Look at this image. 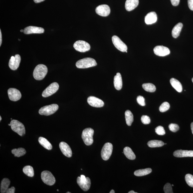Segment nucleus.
I'll return each instance as SVG.
<instances>
[{
  "label": "nucleus",
  "mask_w": 193,
  "mask_h": 193,
  "mask_svg": "<svg viewBox=\"0 0 193 193\" xmlns=\"http://www.w3.org/2000/svg\"><path fill=\"white\" fill-rule=\"evenodd\" d=\"M48 69L46 66L43 64L38 65L35 67L33 73V76L37 80L43 79L47 74Z\"/></svg>",
  "instance_id": "f257e3e1"
},
{
  "label": "nucleus",
  "mask_w": 193,
  "mask_h": 193,
  "mask_svg": "<svg viewBox=\"0 0 193 193\" xmlns=\"http://www.w3.org/2000/svg\"><path fill=\"white\" fill-rule=\"evenodd\" d=\"M97 65L96 61L91 58H86L78 61L76 66L79 69H84L96 66Z\"/></svg>",
  "instance_id": "f03ea898"
},
{
  "label": "nucleus",
  "mask_w": 193,
  "mask_h": 193,
  "mask_svg": "<svg viewBox=\"0 0 193 193\" xmlns=\"http://www.w3.org/2000/svg\"><path fill=\"white\" fill-rule=\"evenodd\" d=\"M94 133L93 129L92 128H86L84 129L82 133V137L86 145L90 146L92 144Z\"/></svg>",
  "instance_id": "7ed1b4c3"
},
{
  "label": "nucleus",
  "mask_w": 193,
  "mask_h": 193,
  "mask_svg": "<svg viewBox=\"0 0 193 193\" xmlns=\"http://www.w3.org/2000/svg\"><path fill=\"white\" fill-rule=\"evenodd\" d=\"M11 128L15 132L22 136L25 135V130L23 124L16 120L13 119L11 122Z\"/></svg>",
  "instance_id": "20e7f679"
},
{
  "label": "nucleus",
  "mask_w": 193,
  "mask_h": 193,
  "mask_svg": "<svg viewBox=\"0 0 193 193\" xmlns=\"http://www.w3.org/2000/svg\"><path fill=\"white\" fill-rule=\"evenodd\" d=\"M58 105L55 104L45 106L40 109L39 113L41 115L49 116L55 113L58 110Z\"/></svg>",
  "instance_id": "39448f33"
},
{
  "label": "nucleus",
  "mask_w": 193,
  "mask_h": 193,
  "mask_svg": "<svg viewBox=\"0 0 193 193\" xmlns=\"http://www.w3.org/2000/svg\"><path fill=\"white\" fill-rule=\"evenodd\" d=\"M41 179L44 183L49 186H52L56 182L55 177L50 172L44 171L41 173Z\"/></svg>",
  "instance_id": "423d86ee"
},
{
  "label": "nucleus",
  "mask_w": 193,
  "mask_h": 193,
  "mask_svg": "<svg viewBox=\"0 0 193 193\" xmlns=\"http://www.w3.org/2000/svg\"><path fill=\"white\" fill-rule=\"evenodd\" d=\"M113 145L111 143H105L101 150V155L102 159L105 161L108 160L111 156L113 150Z\"/></svg>",
  "instance_id": "0eeeda50"
},
{
  "label": "nucleus",
  "mask_w": 193,
  "mask_h": 193,
  "mask_svg": "<svg viewBox=\"0 0 193 193\" xmlns=\"http://www.w3.org/2000/svg\"><path fill=\"white\" fill-rule=\"evenodd\" d=\"M59 88V85L56 82H54L47 88L43 91L42 96L44 97H48L55 93L58 90Z\"/></svg>",
  "instance_id": "6e6552de"
},
{
  "label": "nucleus",
  "mask_w": 193,
  "mask_h": 193,
  "mask_svg": "<svg viewBox=\"0 0 193 193\" xmlns=\"http://www.w3.org/2000/svg\"><path fill=\"white\" fill-rule=\"evenodd\" d=\"M74 48L77 51L81 52H85L88 51L91 48L90 45L85 41H78L74 45Z\"/></svg>",
  "instance_id": "1a4fd4ad"
},
{
  "label": "nucleus",
  "mask_w": 193,
  "mask_h": 193,
  "mask_svg": "<svg viewBox=\"0 0 193 193\" xmlns=\"http://www.w3.org/2000/svg\"><path fill=\"white\" fill-rule=\"evenodd\" d=\"M113 43L117 49L122 52H126L128 50V47L119 38L116 36H114L112 37Z\"/></svg>",
  "instance_id": "9d476101"
},
{
  "label": "nucleus",
  "mask_w": 193,
  "mask_h": 193,
  "mask_svg": "<svg viewBox=\"0 0 193 193\" xmlns=\"http://www.w3.org/2000/svg\"><path fill=\"white\" fill-rule=\"evenodd\" d=\"M21 61L20 55H16L15 56H11L9 62V66L12 70H16L19 67Z\"/></svg>",
  "instance_id": "9b49d317"
},
{
  "label": "nucleus",
  "mask_w": 193,
  "mask_h": 193,
  "mask_svg": "<svg viewBox=\"0 0 193 193\" xmlns=\"http://www.w3.org/2000/svg\"><path fill=\"white\" fill-rule=\"evenodd\" d=\"M96 12L100 16H107L110 15V9L109 6L107 5H101L96 8Z\"/></svg>",
  "instance_id": "f8f14e48"
},
{
  "label": "nucleus",
  "mask_w": 193,
  "mask_h": 193,
  "mask_svg": "<svg viewBox=\"0 0 193 193\" xmlns=\"http://www.w3.org/2000/svg\"><path fill=\"white\" fill-rule=\"evenodd\" d=\"M8 93L9 99L11 101H18L22 97L20 91L15 88H9L8 91Z\"/></svg>",
  "instance_id": "ddd939ff"
},
{
  "label": "nucleus",
  "mask_w": 193,
  "mask_h": 193,
  "mask_svg": "<svg viewBox=\"0 0 193 193\" xmlns=\"http://www.w3.org/2000/svg\"><path fill=\"white\" fill-rule=\"evenodd\" d=\"M77 183L79 186L84 191H88L91 187V181L89 177H86L85 180H82L81 177H78L77 178Z\"/></svg>",
  "instance_id": "4468645a"
},
{
  "label": "nucleus",
  "mask_w": 193,
  "mask_h": 193,
  "mask_svg": "<svg viewBox=\"0 0 193 193\" xmlns=\"http://www.w3.org/2000/svg\"><path fill=\"white\" fill-rule=\"evenodd\" d=\"M88 102L91 106L97 108L102 107L104 105L103 101L94 96H90L88 98Z\"/></svg>",
  "instance_id": "2eb2a0df"
},
{
  "label": "nucleus",
  "mask_w": 193,
  "mask_h": 193,
  "mask_svg": "<svg viewBox=\"0 0 193 193\" xmlns=\"http://www.w3.org/2000/svg\"><path fill=\"white\" fill-rule=\"evenodd\" d=\"M154 51L155 55L161 56H165L170 54L169 49L162 46H157L154 48Z\"/></svg>",
  "instance_id": "dca6fc26"
},
{
  "label": "nucleus",
  "mask_w": 193,
  "mask_h": 193,
  "mask_svg": "<svg viewBox=\"0 0 193 193\" xmlns=\"http://www.w3.org/2000/svg\"><path fill=\"white\" fill-rule=\"evenodd\" d=\"M44 32L43 28L30 26L26 27L23 30V33L25 34H41Z\"/></svg>",
  "instance_id": "f3484780"
},
{
  "label": "nucleus",
  "mask_w": 193,
  "mask_h": 193,
  "mask_svg": "<svg viewBox=\"0 0 193 193\" xmlns=\"http://www.w3.org/2000/svg\"><path fill=\"white\" fill-rule=\"evenodd\" d=\"M60 148L63 154L68 157H71L72 152L71 148L69 145L64 142H61L60 144Z\"/></svg>",
  "instance_id": "a211bd4d"
},
{
  "label": "nucleus",
  "mask_w": 193,
  "mask_h": 193,
  "mask_svg": "<svg viewBox=\"0 0 193 193\" xmlns=\"http://www.w3.org/2000/svg\"><path fill=\"white\" fill-rule=\"evenodd\" d=\"M173 155L176 157H193V150H177L174 152Z\"/></svg>",
  "instance_id": "6ab92c4d"
},
{
  "label": "nucleus",
  "mask_w": 193,
  "mask_h": 193,
  "mask_svg": "<svg viewBox=\"0 0 193 193\" xmlns=\"http://www.w3.org/2000/svg\"><path fill=\"white\" fill-rule=\"evenodd\" d=\"M157 20V14L152 11L147 14L145 17V22L147 25H152L156 22Z\"/></svg>",
  "instance_id": "aec40b11"
},
{
  "label": "nucleus",
  "mask_w": 193,
  "mask_h": 193,
  "mask_svg": "<svg viewBox=\"0 0 193 193\" xmlns=\"http://www.w3.org/2000/svg\"><path fill=\"white\" fill-rule=\"evenodd\" d=\"M139 4V0H126L125 8L128 11H131L137 7Z\"/></svg>",
  "instance_id": "412c9836"
},
{
  "label": "nucleus",
  "mask_w": 193,
  "mask_h": 193,
  "mask_svg": "<svg viewBox=\"0 0 193 193\" xmlns=\"http://www.w3.org/2000/svg\"><path fill=\"white\" fill-rule=\"evenodd\" d=\"M114 88L117 90H120L122 88V80L121 75L119 73H117L114 78Z\"/></svg>",
  "instance_id": "4be33fe9"
},
{
  "label": "nucleus",
  "mask_w": 193,
  "mask_h": 193,
  "mask_svg": "<svg viewBox=\"0 0 193 193\" xmlns=\"http://www.w3.org/2000/svg\"><path fill=\"white\" fill-rule=\"evenodd\" d=\"M170 83L173 88L178 92H182V86L180 82L178 80L174 78L171 79L170 80Z\"/></svg>",
  "instance_id": "5701e85b"
},
{
  "label": "nucleus",
  "mask_w": 193,
  "mask_h": 193,
  "mask_svg": "<svg viewBox=\"0 0 193 193\" xmlns=\"http://www.w3.org/2000/svg\"><path fill=\"white\" fill-rule=\"evenodd\" d=\"M183 24L181 23H178L173 27L172 31V34L174 38H177L179 36Z\"/></svg>",
  "instance_id": "b1692460"
},
{
  "label": "nucleus",
  "mask_w": 193,
  "mask_h": 193,
  "mask_svg": "<svg viewBox=\"0 0 193 193\" xmlns=\"http://www.w3.org/2000/svg\"><path fill=\"white\" fill-rule=\"evenodd\" d=\"M38 141L40 144L46 149L49 150L52 149V145L46 138L43 137H40L39 138Z\"/></svg>",
  "instance_id": "393cba45"
},
{
  "label": "nucleus",
  "mask_w": 193,
  "mask_h": 193,
  "mask_svg": "<svg viewBox=\"0 0 193 193\" xmlns=\"http://www.w3.org/2000/svg\"><path fill=\"white\" fill-rule=\"evenodd\" d=\"M123 153L127 158L130 160H134L136 159V156L130 147H126L123 150Z\"/></svg>",
  "instance_id": "a878e982"
},
{
  "label": "nucleus",
  "mask_w": 193,
  "mask_h": 193,
  "mask_svg": "<svg viewBox=\"0 0 193 193\" xmlns=\"http://www.w3.org/2000/svg\"><path fill=\"white\" fill-rule=\"evenodd\" d=\"M11 181L8 178H4L2 180L1 186V192L6 193L10 185Z\"/></svg>",
  "instance_id": "bb28decb"
},
{
  "label": "nucleus",
  "mask_w": 193,
  "mask_h": 193,
  "mask_svg": "<svg viewBox=\"0 0 193 193\" xmlns=\"http://www.w3.org/2000/svg\"><path fill=\"white\" fill-rule=\"evenodd\" d=\"M152 169L150 168L138 169L134 172V175L136 176L140 177L149 175L152 172Z\"/></svg>",
  "instance_id": "cd10ccee"
},
{
  "label": "nucleus",
  "mask_w": 193,
  "mask_h": 193,
  "mask_svg": "<svg viewBox=\"0 0 193 193\" xmlns=\"http://www.w3.org/2000/svg\"><path fill=\"white\" fill-rule=\"evenodd\" d=\"M147 145L150 147L155 148L163 146L164 143L161 141L153 140L149 141Z\"/></svg>",
  "instance_id": "c85d7f7f"
},
{
  "label": "nucleus",
  "mask_w": 193,
  "mask_h": 193,
  "mask_svg": "<svg viewBox=\"0 0 193 193\" xmlns=\"http://www.w3.org/2000/svg\"><path fill=\"white\" fill-rule=\"evenodd\" d=\"M125 116L127 125L131 126L133 121V116L132 113L129 110H127L125 112Z\"/></svg>",
  "instance_id": "c756f323"
},
{
  "label": "nucleus",
  "mask_w": 193,
  "mask_h": 193,
  "mask_svg": "<svg viewBox=\"0 0 193 193\" xmlns=\"http://www.w3.org/2000/svg\"><path fill=\"white\" fill-rule=\"evenodd\" d=\"M11 152L16 157L22 156L26 153L25 150L24 148H20L18 149H14L11 150Z\"/></svg>",
  "instance_id": "7c9ffc66"
},
{
  "label": "nucleus",
  "mask_w": 193,
  "mask_h": 193,
  "mask_svg": "<svg viewBox=\"0 0 193 193\" xmlns=\"http://www.w3.org/2000/svg\"><path fill=\"white\" fill-rule=\"evenodd\" d=\"M142 86L143 89L148 92H154L156 90V87L152 83H144Z\"/></svg>",
  "instance_id": "2f4dec72"
},
{
  "label": "nucleus",
  "mask_w": 193,
  "mask_h": 193,
  "mask_svg": "<svg viewBox=\"0 0 193 193\" xmlns=\"http://www.w3.org/2000/svg\"><path fill=\"white\" fill-rule=\"evenodd\" d=\"M23 173L29 177H34V169L32 166H25L23 168Z\"/></svg>",
  "instance_id": "473e14b6"
},
{
  "label": "nucleus",
  "mask_w": 193,
  "mask_h": 193,
  "mask_svg": "<svg viewBox=\"0 0 193 193\" xmlns=\"http://www.w3.org/2000/svg\"><path fill=\"white\" fill-rule=\"evenodd\" d=\"M185 179L187 185L193 187V176L191 174H187L185 176Z\"/></svg>",
  "instance_id": "72a5a7b5"
},
{
  "label": "nucleus",
  "mask_w": 193,
  "mask_h": 193,
  "mask_svg": "<svg viewBox=\"0 0 193 193\" xmlns=\"http://www.w3.org/2000/svg\"><path fill=\"white\" fill-rule=\"evenodd\" d=\"M170 108V105L168 102H164L162 103L159 108V111L161 112H164L168 110Z\"/></svg>",
  "instance_id": "f704fd0d"
},
{
  "label": "nucleus",
  "mask_w": 193,
  "mask_h": 193,
  "mask_svg": "<svg viewBox=\"0 0 193 193\" xmlns=\"http://www.w3.org/2000/svg\"><path fill=\"white\" fill-rule=\"evenodd\" d=\"M155 132L159 135H164L166 133L164 128L161 126H158L155 128Z\"/></svg>",
  "instance_id": "c9c22d12"
},
{
  "label": "nucleus",
  "mask_w": 193,
  "mask_h": 193,
  "mask_svg": "<svg viewBox=\"0 0 193 193\" xmlns=\"http://www.w3.org/2000/svg\"><path fill=\"white\" fill-rule=\"evenodd\" d=\"M168 128L171 131L173 132H176L179 129V127L177 124L171 123L169 125Z\"/></svg>",
  "instance_id": "e433bc0d"
},
{
  "label": "nucleus",
  "mask_w": 193,
  "mask_h": 193,
  "mask_svg": "<svg viewBox=\"0 0 193 193\" xmlns=\"http://www.w3.org/2000/svg\"><path fill=\"white\" fill-rule=\"evenodd\" d=\"M164 190L165 193H173L171 185L169 183H167L164 185Z\"/></svg>",
  "instance_id": "4c0bfd02"
},
{
  "label": "nucleus",
  "mask_w": 193,
  "mask_h": 193,
  "mask_svg": "<svg viewBox=\"0 0 193 193\" xmlns=\"http://www.w3.org/2000/svg\"><path fill=\"white\" fill-rule=\"evenodd\" d=\"M141 120L142 123L145 124H149L150 122V117L146 115H143L141 117Z\"/></svg>",
  "instance_id": "58836bf2"
},
{
  "label": "nucleus",
  "mask_w": 193,
  "mask_h": 193,
  "mask_svg": "<svg viewBox=\"0 0 193 193\" xmlns=\"http://www.w3.org/2000/svg\"><path fill=\"white\" fill-rule=\"evenodd\" d=\"M137 101L139 104L141 106H145L146 105L145 99L143 96H137Z\"/></svg>",
  "instance_id": "ea45409f"
},
{
  "label": "nucleus",
  "mask_w": 193,
  "mask_h": 193,
  "mask_svg": "<svg viewBox=\"0 0 193 193\" xmlns=\"http://www.w3.org/2000/svg\"><path fill=\"white\" fill-rule=\"evenodd\" d=\"M188 4L189 8L193 11V0H188Z\"/></svg>",
  "instance_id": "a19ab883"
},
{
  "label": "nucleus",
  "mask_w": 193,
  "mask_h": 193,
  "mask_svg": "<svg viewBox=\"0 0 193 193\" xmlns=\"http://www.w3.org/2000/svg\"><path fill=\"white\" fill-rule=\"evenodd\" d=\"M171 3L174 6H177L180 3V0H170Z\"/></svg>",
  "instance_id": "79ce46f5"
},
{
  "label": "nucleus",
  "mask_w": 193,
  "mask_h": 193,
  "mask_svg": "<svg viewBox=\"0 0 193 193\" xmlns=\"http://www.w3.org/2000/svg\"><path fill=\"white\" fill-rule=\"evenodd\" d=\"M15 188L14 187H11L9 188L7 190L6 193H15Z\"/></svg>",
  "instance_id": "37998d69"
},
{
  "label": "nucleus",
  "mask_w": 193,
  "mask_h": 193,
  "mask_svg": "<svg viewBox=\"0 0 193 193\" xmlns=\"http://www.w3.org/2000/svg\"><path fill=\"white\" fill-rule=\"evenodd\" d=\"M2 43V34L1 30L0 29V46H1Z\"/></svg>",
  "instance_id": "c03bdc74"
},
{
  "label": "nucleus",
  "mask_w": 193,
  "mask_h": 193,
  "mask_svg": "<svg viewBox=\"0 0 193 193\" xmlns=\"http://www.w3.org/2000/svg\"><path fill=\"white\" fill-rule=\"evenodd\" d=\"M35 3H41V2H43L45 1V0H34Z\"/></svg>",
  "instance_id": "a18cd8bd"
},
{
  "label": "nucleus",
  "mask_w": 193,
  "mask_h": 193,
  "mask_svg": "<svg viewBox=\"0 0 193 193\" xmlns=\"http://www.w3.org/2000/svg\"><path fill=\"white\" fill-rule=\"evenodd\" d=\"M191 130L193 135V122L191 124Z\"/></svg>",
  "instance_id": "49530a36"
},
{
  "label": "nucleus",
  "mask_w": 193,
  "mask_h": 193,
  "mask_svg": "<svg viewBox=\"0 0 193 193\" xmlns=\"http://www.w3.org/2000/svg\"><path fill=\"white\" fill-rule=\"evenodd\" d=\"M128 193H137V192H135L133 191H131L128 192Z\"/></svg>",
  "instance_id": "de8ad7c7"
},
{
  "label": "nucleus",
  "mask_w": 193,
  "mask_h": 193,
  "mask_svg": "<svg viewBox=\"0 0 193 193\" xmlns=\"http://www.w3.org/2000/svg\"><path fill=\"white\" fill-rule=\"evenodd\" d=\"M110 193H115V191H114V190H112L111 191H110Z\"/></svg>",
  "instance_id": "09e8293b"
},
{
  "label": "nucleus",
  "mask_w": 193,
  "mask_h": 193,
  "mask_svg": "<svg viewBox=\"0 0 193 193\" xmlns=\"http://www.w3.org/2000/svg\"><path fill=\"white\" fill-rule=\"evenodd\" d=\"M2 119V117L1 116H0V121H1Z\"/></svg>",
  "instance_id": "8fccbe9b"
},
{
  "label": "nucleus",
  "mask_w": 193,
  "mask_h": 193,
  "mask_svg": "<svg viewBox=\"0 0 193 193\" xmlns=\"http://www.w3.org/2000/svg\"><path fill=\"white\" fill-rule=\"evenodd\" d=\"M20 32H23V30H20Z\"/></svg>",
  "instance_id": "3c124183"
},
{
  "label": "nucleus",
  "mask_w": 193,
  "mask_h": 193,
  "mask_svg": "<svg viewBox=\"0 0 193 193\" xmlns=\"http://www.w3.org/2000/svg\"><path fill=\"white\" fill-rule=\"evenodd\" d=\"M8 125H9V126H11V123H10V124H8Z\"/></svg>",
  "instance_id": "603ef678"
},
{
  "label": "nucleus",
  "mask_w": 193,
  "mask_h": 193,
  "mask_svg": "<svg viewBox=\"0 0 193 193\" xmlns=\"http://www.w3.org/2000/svg\"><path fill=\"white\" fill-rule=\"evenodd\" d=\"M71 193V192H67V193Z\"/></svg>",
  "instance_id": "864d4df0"
},
{
  "label": "nucleus",
  "mask_w": 193,
  "mask_h": 193,
  "mask_svg": "<svg viewBox=\"0 0 193 193\" xmlns=\"http://www.w3.org/2000/svg\"><path fill=\"white\" fill-rule=\"evenodd\" d=\"M192 81L193 82V78L192 79Z\"/></svg>",
  "instance_id": "5fc2aeb1"
},
{
  "label": "nucleus",
  "mask_w": 193,
  "mask_h": 193,
  "mask_svg": "<svg viewBox=\"0 0 193 193\" xmlns=\"http://www.w3.org/2000/svg\"><path fill=\"white\" fill-rule=\"evenodd\" d=\"M126 53H127V52H128V51H126Z\"/></svg>",
  "instance_id": "6e6d98bb"
},
{
  "label": "nucleus",
  "mask_w": 193,
  "mask_h": 193,
  "mask_svg": "<svg viewBox=\"0 0 193 193\" xmlns=\"http://www.w3.org/2000/svg\"><path fill=\"white\" fill-rule=\"evenodd\" d=\"M57 191H59V190H57Z\"/></svg>",
  "instance_id": "4d7b16f0"
},
{
  "label": "nucleus",
  "mask_w": 193,
  "mask_h": 193,
  "mask_svg": "<svg viewBox=\"0 0 193 193\" xmlns=\"http://www.w3.org/2000/svg\"><path fill=\"white\" fill-rule=\"evenodd\" d=\"M172 186H173V185H172Z\"/></svg>",
  "instance_id": "13d9d810"
}]
</instances>
